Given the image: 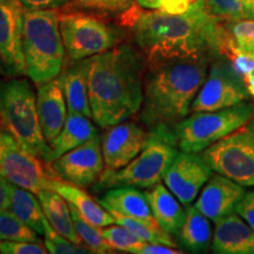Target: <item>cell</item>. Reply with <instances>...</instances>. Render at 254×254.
I'll return each instance as SVG.
<instances>
[{"label": "cell", "mask_w": 254, "mask_h": 254, "mask_svg": "<svg viewBox=\"0 0 254 254\" xmlns=\"http://www.w3.org/2000/svg\"><path fill=\"white\" fill-rule=\"evenodd\" d=\"M120 24L129 30L146 65L195 56H221L222 20L209 13L205 0H195L184 13H167L133 5Z\"/></svg>", "instance_id": "6da1fadb"}, {"label": "cell", "mask_w": 254, "mask_h": 254, "mask_svg": "<svg viewBox=\"0 0 254 254\" xmlns=\"http://www.w3.org/2000/svg\"><path fill=\"white\" fill-rule=\"evenodd\" d=\"M92 119L101 128L124 123L139 113L144 100L147 65L141 52L128 44L87 58Z\"/></svg>", "instance_id": "7a4b0ae2"}, {"label": "cell", "mask_w": 254, "mask_h": 254, "mask_svg": "<svg viewBox=\"0 0 254 254\" xmlns=\"http://www.w3.org/2000/svg\"><path fill=\"white\" fill-rule=\"evenodd\" d=\"M213 57L178 58L147 66L144 79V100L139 119L147 129L173 127L190 112L193 100L208 74Z\"/></svg>", "instance_id": "3957f363"}, {"label": "cell", "mask_w": 254, "mask_h": 254, "mask_svg": "<svg viewBox=\"0 0 254 254\" xmlns=\"http://www.w3.org/2000/svg\"><path fill=\"white\" fill-rule=\"evenodd\" d=\"M0 122L19 145L46 163L55 161L52 148L41 131L37 95L25 78L0 81Z\"/></svg>", "instance_id": "277c9868"}, {"label": "cell", "mask_w": 254, "mask_h": 254, "mask_svg": "<svg viewBox=\"0 0 254 254\" xmlns=\"http://www.w3.org/2000/svg\"><path fill=\"white\" fill-rule=\"evenodd\" d=\"M23 53L26 75L36 85L62 73L66 51L56 9H24Z\"/></svg>", "instance_id": "5b68a950"}, {"label": "cell", "mask_w": 254, "mask_h": 254, "mask_svg": "<svg viewBox=\"0 0 254 254\" xmlns=\"http://www.w3.org/2000/svg\"><path fill=\"white\" fill-rule=\"evenodd\" d=\"M172 127L158 126L148 129V139L138 157L120 170L103 173L95 190L132 186L150 189L163 180L164 174L179 153Z\"/></svg>", "instance_id": "8992f818"}, {"label": "cell", "mask_w": 254, "mask_h": 254, "mask_svg": "<svg viewBox=\"0 0 254 254\" xmlns=\"http://www.w3.org/2000/svg\"><path fill=\"white\" fill-rule=\"evenodd\" d=\"M253 117L254 106L249 103L218 111L193 112L173 127L178 148L185 153H201Z\"/></svg>", "instance_id": "52a82bcc"}, {"label": "cell", "mask_w": 254, "mask_h": 254, "mask_svg": "<svg viewBox=\"0 0 254 254\" xmlns=\"http://www.w3.org/2000/svg\"><path fill=\"white\" fill-rule=\"evenodd\" d=\"M59 27L69 63L91 58L112 50L122 33L93 14L67 12L59 14Z\"/></svg>", "instance_id": "ba28073f"}, {"label": "cell", "mask_w": 254, "mask_h": 254, "mask_svg": "<svg viewBox=\"0 0 254 254\" xmlns=\"http://www.w3.org/2000/svg\"><path fill=\"white\" fill-rule=\"evenodd\" d=\"M201 155L213 172L244 187L254 186V117L212 144Z\"/></svg>", "instance_id": "9c48e42d"}, {"label": "cell", "mask_w": 254, "mask_h": 254, "mask_svg": "<svg viewBox=\"0 0 254 254\" xmlns=\"http://www.w3.org/2000/svg\"><path fill=\"white\" fill-rule=\"evenodd\" d=\"M1 171L8 182L34 194L51 190L53 180L59 178L52 165L19 145L6 129L2 134Z\"/></svg>", "instance_id": "30bf717a"}, {"label": "cell", "mask_w": 254, "mask_h": 254, "mask_svg": "<svg viewBox=\"0 0 254 254\" xmlns=\"http://www.w3.org/2000/svg\"><path fill=\"white\" fill-rule=\"evenodd\" d=\"M250 97L245 81L231 64L219 60L209 68L190 106V112H208L244 103Z\"/></svg>", "instance_id": "8fae6325"}, {"label": "cell", "mask_w": 254, "mask_h": 254, "mask_svg": "<svg viewBox=\"0 0 254 254\" xmlns=\"http://www.w3.org/2000/svg\"><path fill=\"white\" fill-rule=\"evenodd\" d=\"M51 165L57 176L65 182L81 189L95 185L105 170L100 135L97 134L82 145L57 158Z\"/></svg>", "instance_id": "7c38bea8"}, {"label": "cell", "mask_w": 254, "mask_h": 254, "mask_svg": "<svg viewBox=\"0 0 254 254\" xmlns=\"http://www.w3.org/2000/svg\"><path fill=\"white\" fill-rule=\"evenodd\" d=\"M24 8L18 0H0V69L7 77H23Z\"/></svg>", "instance_id": "4fadbf2b"}, {"label": "cell", "mask_w": 254, "mask_h": 254, "mask_svg": "<svg viewBox=\"0 0 254 254\" xmlns=\"http://www.w3.org/2000/svg\"><path fill=\"white\" fill-rule=\"evenodd\" d=\"M213 174V170L199 153L180 151L164 174L165 185L184 206L194 201L200 190Z\"/></svg>", "instance_id": "5bb4252c"}, {"label": "cell", "mask_w": 254, "mask_h": 254, "mask_svg": "<svg viewBox=\"0 0 254 254\" xmlns=\"http://www.w3.org/2000/svg\"><path fill=\"white\" fill-rule=\"evenodd\" d=\"M148 139V129L133 122L106 127L101 135L105 170L103 173L120 170L138 157Z\"/></svg>", "instance_id": "9a60e30c"}, {"label": "cell", "mask_w": 254, "mask_h": 254, "mask_svg": "<svg viewBox=\"0 0 254 254\" xmlns=\"http://www.w3.org/2000/svg\"><path fill=\"white\" fill-rule=\"evenodd\" d=\"M245 193V187L230 178L219 173L212 174L194 205L209 220L215 222L233 213Z\"/></svg>", "instance_id": "2e32d148"}, {"label": "cell", "mask_w": 254, "mask_h": 254, "mask_svg": "<svg viewBox=\"0 0 254 254\" xmlns=\"http://www.w3.org/2000/svg\"><path fill=\"white\" fill-rule=\"evenodd\" d=\"M37 110L41 131L46 141L51 144L62 131L68 114L62 73L58 77L37 85Z\"/></svg>", "instance_id": "e0dca14e"}, {"label": "cell", "mask_w": 254, "mask_h": 254, "mask_svg": "<svg viewBox=\"0 0 254 254\" xmlns=\"http://www.w3.org/2000/svg\"><path fill=\"white\" fill-rule=\"evenodd\" d=\"M212 252L254 254V230L237 211L214 222Z\"/></svg>", "instance_id": "ac0fdd59"}, {"label": "cell", "mask_w": 254, "mask_h": 254, "mask_svg": "<svg viewBox=\"0 0 254 254\" xmlns=\"http://www.w3.org/2000/svg\"><path fill=\"white\" fill-rule=\"evenodd\" d=\"M145 195L160 227L171 236H177L186 217V209L182 207V202L161 182L146 189Z\"/></svg>", "instance_id": "d6986e66"}, {"label": "cell", "mask_w": 254, "mask_h": 254, "mask_svg": "<svg viewBox=\"0 0 254 254\" xmlns=\"http://www.w3.org/2000/svg\"><path fill=\"white\" fill-rule=\"evenodd\" d=\"M51 190L59 193L69 205L77 209L85 220L91 222L94 226L103 228L116 224L112 213L98 204V200H94L81 187L65 182L60 178H56L51 185Z\"/></svg>", "instance_id": "ffe728a7"}, {"label": "cell", "mask_w": 254, "mask_h": 254, "mask_svg": "<svg viewBox=\"0 0 254 254\" xmlns=\"http://www.w3.org/2000/svg\"><path fill=\"white\" fill-rule=\"evenodd\" d=\"M98 202L107 211L118 212L127 217L146 221H157L152 213L145 192H140L136 187H113L107 190L105 194L98 199Z\"/></svg>", "instance_id": "44dd1931"}, {"label": "cell", "mask_w": 254, "mask_h": 254, "mask_svg": "<svg viewBox=\"0 0 254 254\" xmlns=\"http://www.w3.org/2000/svg\"><path fill=\"white\" fill-rule=\"evenodd\" d=\"M87 59L69 64L62 72L64 94L69 113H79L92 118L87 84Z\"/></svg>", "instance_id": "7402d4cb"}, {"label": "cell", "mask_w": 254, "mask_h": 254, "mask_svg": "<svg viewBox=\"0 0 254 254\" xmlns=\"http://www.w3.org/2000/svg\"><path fill=\"white\" fill-rule=\"evenodd\" d=\"M97 134H99L97 127L88 119V117L68 112L62 131L50 144L55 155V160L63 154L67 153L68 151L88 141Z\"/></svg>", "instance_id": "603a6c76"}, {"label": "cell", "mask_w": 254, "mask_h": 254, "mask_svg": "<svg viewBox=\"0 0 254 254\" xmlns=\"http://www.w3.org/2000/svg\"><path fill=\"white\" fill-rule=\"evenodd\" d=\"M44 213L55 230L75 244H82L75 231L68 202L53 190H40L37 194Z\"/></svg>", "instance_id": "cb8c5ba5"}, {"label": "cell", "mask_w": 254, "mask_h": 254, "mask_svg": "<svg viewBox=\"0 0 254 254\" xmlns=\"http://www.w3.org/2000/svg\"><path fill=\"white\" fill-rule=\"evenodd\" d=\"M208 220L209 219L202 214L195 205L187 206L185 220L177 234L180 245L190 253L206 252L212 239V230Z\"/></svg>", "instance_id": "d4e9b609"}, {"label": "cell", "mask_w": 254, "mask_h": 254, "mask_svg": "<svg viewBox=\"0 0 254 254\" xmlns=\"http://www.w3.org/2000/svg\"><path fill=\"white\" fill-rule=\"evenodd\" d=\"M221 56L231 60L239 57L254 60V20L227 21L224 25Z\"/></svg>", "instance_id": "484cf974"}, {"label": "cell", "mask_w": 254, "mask_h": 254, "mask_svg": "<svg viewBox=\"0 0 254 254\" xmlns=\"http://www.w3.org/2000/svg\"><path fill=\"white\" fill-rule=\"evenodd\" d=\"M8 209L40 237H44L47 219L39 199L36 198L31 190L13 185Z\"/></svg>", "instance_id": "4316f807"}, {"label": "cell", "mask_w": 254, "mask_h": 254, "mask_svg": "<svg viewBox=\"0 0 254 254\" xmlns=\"http://www.w3.org/2000/svg\"><path fill=\"white\" fill-rule=\"evenodd\" d=\"M110 212L112 213L116 224L122 225V226L127 228L142 241L153 244H164V245L178 249V244L177 241H174L173 236L165 232L157 221H146L141 220V219L127 217V215L120 214L118 212Z\"/></svg>", "instance_id": "83f0119b"}, {"label": "cell", "mask_w": 254, "mask_h": 254, "mask_svg": "<svg viewBox=\"0 0 254 254\" xmlns=\"http://www.w3.org/2000/svg\"><path fill=\"white\" fill-rule=\"evenodd\" d=\"M209 13L222 21L254 20V0H205Z\"/></svg>", "instance_id": "f1b7e54d"}, {"label": "cell", "mask_w": 254, "mask_h": 254, "mask_svg": "<svg viewBox=\"0 0 254 254\" xmlns=\"http://www.w3.org/2000/svg\"><path fill=\"white\" fill-rule=\"evenodd\" d=\"M69 208H71V214L75 231H77L78 236L80 237L82 244L90 247L93 253H112L113 249L105 240L103 233H101V228L94 226L91 222L85 220L72 205H69Z\"/></svg>", "instance_id": "f546056e"}, {"label": "cell", "mask_w": 254, "mask_h": 254, "mask_svg": "<svg viewBox=\"0 0 254 254\" xmlns=\"http://www.w3.org/2000/svg\"><path fill=\"white\" fill-rule=\"evenodd\" d=\"M40 241V236L9 209L0 213V241Z\"/></svg>", "instance_id": "4dcf8cb0"}, {"label": "cell", "mask_w": 254, "mask_h": 254, "mask_svg": "<svg viewBox=\"0 0 254 254\" xmlns=\"http://www.w3.org/2000/svg\"><path fill=\"white\" fill-rule=\"evenodd\" d=\"M101 233H103L107 244L113 250L120 251V252L140 254L142 246L146 243V241L139 239L138 237L134 236L127 228L118 224L116 226L110 225V226L103 227Z\"/></svg>", "instance_id": "1f68e13d"}, {"label": "cell", "mask_w": 254, "mask_h": 254, "mask_svg": "<svg viewBox=\"0 0 254 254\" xmlns=\"http://www.w3.org/2000/svg\"><path fill=\"white\" fill-rule=\"evenodd\" d=\"M44 243L49 253L51 254H90L93 253L90 247L85 244H75L67 238L58 233L55 228L51 226L49 220L45 225V234Z\"/></svg>", "instance_id": "d6a6232c"}, {"label": "cell", "mask_w": 254, "mask_h": 254, "mask_svg": "<svg viewBox=\"0 0 254 254\" xmlns=\"http://www.w3.org/2000/svg\"><path fill=\"white\" fill-rule=\"evenodd\" d=\"M135 1L142 8L178 14L186 12L195 0H135Z\"/></svg>", "instance_id": "836d02e7"}, {"label": "cell", "mask_w": 254, "mask_h": 254, "mask_svg": "<svg viewBox=\"0 0 254 254\" xmlns=\"http://www.w3.org/2000/svg\"><path fill=\"white\" fill-rule=\"evenodd\" d=\"M2 254H46V246L41 241H0Z\"/></svg>", "instance_id": "e575fe53"}, {"label": "cell", "mask_w": 254, "mask_h": 254, "mask_svg": "<svg viewBox=\"0 0 254 254\" xmlns=\"http://www.w3.org/2000/svg\"><path fill=\"white\" fill-rule=\"evenodd\" d=\"M82 7L105 12H125L132 7L133 0H75Z\"/></svg>", "instance_id": "d590c367"}, {"label": "cell", "mask_w": 254, "mask_h": 254, "mask_svg": "<svg viewBox=\"0 0 254 254\" xmlns=\"http://www.w3.org/2000/svg\"><path fill=\"white\" fill-rule=\"evenodd\" d=\"M236 211L254 230V190L245 193L243 199L238 202Z\"/></svg>", "instance_id": "8d00e7d4"}, {"label": "cell", "mask_w": 254, "mask_h": 254, "mask_svg": "<svg viewBox=\"0 0 254 254\" xmlns=\"http://www.w3.org/2000/svg\"><path fill=\"white\" fill-rule=\"evenodd\" d=\"M24 9L37 11V9H57L67 4L68 0H18Z\"/></svg>", "instance_id": "74e56055"}, {"label": "cell", "mask_w": 254, "mask_h": 254, "mask_svg": "<svg viewBox=\"0 0 254 254\" xmlns=\"http://www.w3.org/2000/svg\"><path fill=\"white\" fill-rule=\"evenodd\" d=\"M184 251H180L176 247L164 245V244L145 243L140 251V254H180Z\"/></svg>", "instance_id": "f35d334b"}, {"label": "cell", "mask_w": 254, "mask_h": 254, "mask_svg": "<svg viewBox=\"0 0 254 254\" xmlns=\"http://www.w3.org/2000/svg\"><path fill=\"white\" fill-rule=\"evenodd\" d=\"M12 187L13 184L8 182L5 177H0V213L9 208Z\"/></svg>", "instance_id": "ab89813d"}, {"label": "cell", "mask_w": 254, "mask_h": 254, "mask_svg": "<svg viewBox=\"0 0 254 254\" xmlns=\"http://www.w3.org/2000/svg\"><path fill=\"white\" fill-rule=\"evenodd\" d=\"M243 79L245 81L246 88L250 95L254 99V65L243 75Z\"/></svg>", "instance_id": "60d3db41"}, {"label": "cell", "mask_w": 254, "mask_h": 254, "mask_svg": "<svg viewBox=\"0 0 254 254\" xmlns=\"http://www.w3.org/2000/svg\"><path fill=\"white\" fill-rule=\"evenodd\" d=\"M5 128L2 127V124L0 122V177H2L1 171V153H2V134H4Z\"/></svg>", "instance_id": "b9f144b4"}]
</instances>
